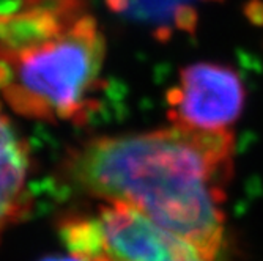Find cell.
Instances as JSON below:
<instances>
[{
  "label": "cell",
  "instance_id": "1",
  "mask_svg": "<svg viewBox=\"0 0 263 261\" xmlns=\"http://www.w3.org/2000/svg\"><path fill=\"white\" fill-rule=\"evenodd\" d=\"M232 131L171 128L103 135L71 150L62 179L88 197L128 205L214 261L226 241Z\"/></svg>",
  "mask_w": 263,
  "mask_h": 261
},
{
  "label": "cell",
  "instance_id": "2",
  "mask_svg": "<svg viewBox=\"0 0 263 261\" xmlns=\"http://www.w3.org/2000/svg\"><path fill=\"white\" fill-rule=\"evenodd\" d=\"M106 39L90 0H0V99L40 122H84Z\"/></svg>",
  "mask_w": 263,
  "mask_h": 261
},
{
  "label": "cell",
  "instance_id": "3",
  "mask_svg": "<svg viewBox=\"0 0 263 261\" xmlns=\"http://www.w3.org/2000/svg\"><path fill=\"white\" fill-rule=\"evenodd\" d=\"M59 231L71 255L82 261H210L191 243L117 202L63 217Z\"/></svg>",
  "mask_w": 263,
  "mask_h": 261
},
{
  "label": "cell",
  "instance_id": "4",
  "mask_svg": "<svg viewBox=\"0 0 263 261\" xmlns=\"http://www.w3.org/2000/svg\"><path fill=\"white\" fill-rule=\"evenodd\" d=\"M245 103L246 88L236 71L214 62L189 65L167 93L172 123L206 132L230 131Z\"/></svg>",
  "mask_w": 263,
  "mask_h": 261
},
{
  "label": "cell",
  "instance_id": "5",
  "mask_svg": "<svg viewBox=\"0 0 263 261\" xmlns=\"http://www.w3.org/2000/svg\"><path fill=\"white\" fill-rule=\"evenodd\" d=\"M30 176V147L0 106V241L32 206Z\"/></svg>",
  "mask_w": 263,
  "mask_h": 261
},
{
  "label": "cell",
  "instance_id": "6",
  "mask_svg": "<svg viewBox=\"0 0 263 261\" xmlns=\"http://www.w3.org/2000/svg\"><path fill=\"white\" fill-rule=\"evenodd\" d=\"M107 7L117 14L137 22L156 26L159 30L167 26L186 29L191 0H106Z\"/></svg>",
  "mask_w": 263,
  "mask_h": 261
},
{
  "label": "cell",
  "instance_id": "7",
  "mask_svg": "<svg viewBox=\"0 0 263 261\" xmlns=\"http://www.w3.org/2000/svg\"><path fill=\"white\" fill-rule=\"evenodd\" d=\"M44 261H82V259L79 256H76V255H71L68 258H47Z\"/></svg>",
  "mask_w": 263,
  "mask_h": 261
}]
</instances>
